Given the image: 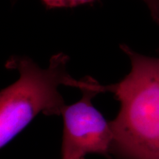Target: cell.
<instances>
[{
  "label": "cell",
  "instance_id": "1",
  "mask_svg": "<svg viewBox=\"0 0 159 159\" xmlns=\"http://www.w3.org/2000/svg\"><path fill=\"white\" fill-rule=\"evenodd\" d=\"M120 49L130 61V71L105 85L120 103L111 152L122 159H159V57L143 55L126 44Z\"/></svg>",
  "mask_w": 159,
  "mask_h": 159
},
{
  "label": "cell",
  "instance_id": "2",
  "mask_svg": "<svg viewBox=\"0 0 159 159\" xmlns=\"http://www.w3.org/2000/svg\"><path fill=\"white\" fill-rule=\"evenodd\" d=\"M68 55L52 56L42 69L28 57L13 56L5 66L19 71V78L0 94V147L3 148L21 133L38 114L59 116L66 107L60 85L82 89L97 82L90 77L80 80L67 71Z\"/></svg>",
  "mask_w": 159,
  "mask_h": 159
},
{
  "label": "cell",
  "instance_id": "3",
  "mask_svg": "<svg viewBox=\"0 0 159 159\" xmlns=\"http://www.w3.org/2000/svg\"><path fill=\"white\" fill-rule=\"evenodd\" d=\"M80 91L81 99L66 105L61 114L63 120L61 158L84 159L87 154L108 158L114 139L111 124L92 104L97 94L105 92V85L97 81Z\"/></svg>",
  "mask_w": 159,
  "mask_h": 159
},
{
  "label": "cell",
  "instance_id": "4",
  "mask_svg": "<svg viewBox=\"0 0 159 159\" xmlns=\"http://www.w3.org/2000/svg\"><path fill=\"white\" fill-rule=\"evenodd\" d=\"M46 7L49 9L66 8L83 5L93 2L96 0H41Z\"/></svg>",
  "mask_w": 159,
  "mask_h": 159
},
{
  "label": "cell",
  "instance_id": "5",
  "mask_svg": "<svg viewBox=\"0 0 159 159\" xmlns=\"http://www.w3.org/2000/svg\"><path fill=\"white\" fill-rule=\"evenodd\" d=\"M148 7L151 17L159 25V0H142Z\"/></svg>",
  "mask_w": 159,
  "mask_h": 159
},
{
  "label": "cell",
  "instance_id": "6",
  "mask_svg": "<svg viewBox=\"0 0 159 159\" xmlns=\"http://www.w3.org/2000/svg\"><path fill=\"white\" fill-rule=\"evenodd\" d=\"M61 159H63V158H61Z\"/></svg>",
  "mask_w": 159,
  "mask_h": 159
}]
</instances>
